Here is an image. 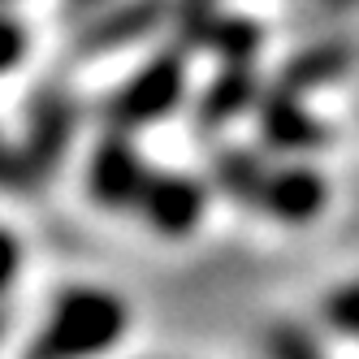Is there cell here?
I'll use <instances>...</instances> for the list:
<instances>
[{"label":"cell","mask_w":359,"mask_h":359,"mask_svg":"<svg viewBox=\"0 0 359 359\" xmlns=\"http://www.w3.org/2000/svg\"><path fill=\"white\" fill-rule=\"evenodd\" d=\"M126 325H130V312L117 294L74 286L53 303L43 329L31 338L22 359H95L113 342H121Z\"/></svg>","instance_id":"6da1fadb"},{"label":"cell","mask_w":359,"mask_h":359,"mask_svg":"<svg viewBox=\"0 0 359 359\" xmlns=\"http://www.w3.org/2000/svg\"><path fill=\"white\" fill-rule=\"evenodd\" d=\"M18 269H22V247H18V238L9 234V229H0V294L9 290V281L18 277Z\"/></svg>","instance_id":"e0dca14e"},{"label":"cell","mask_w":359,"mask_h":359,"mask_svg":"<svg viewBox=\"0 0 359 359\" xmlns=\"http://www.w3.org/2000/svg\"><path fill=\"white\" fill-rule=\"evenodd\" d=\"M351 65H355V48L346 39H325V43H312V48H303V53H294L286 65H281L277 83L299 91V95H307L316 87L338 83Z\"/></svg>","instance_id":"8fae6325"},{"label":"cell","mask_w":359,"mask_h":359,"mask_svg":"<svg viewBox=\"0 0 359 359\" xmlns=\"http://www.w3.org/2000/svg\"><path fill=\"white\" fill-rule=\"evenodd\" d=\"M269 359H325V355L307 329L277 325V329H269Z\"/></svg>","instance_id":"5bb4252c"},{"label":"cell","mask_w":359,"mask_h":359,"mask_svg":"<svg viewBox=\"0 0 359 359\" xmlns=\"http://www.w3.org/2000/svg\"><path fill=\"white\" fill-rule=\"evenodd\" d=\"M27 27L18 18H0V74H9L22 57H27Z\"/></svg>","instance_id":"2e32d148"},{"label":"cell","mask_w":359,"mask_h":359,"mask_svg":"<svg viewBox=\"0 0 359 359\" xmlns=\"http://www.w3.org/2000/svg\"><path fill=\"white\" fill-rule=\"evenodd\" d=\"M182 95H187V57L177 53V48L173 53L165 48V53H156L139 74H130V79L113 91V100L104 104V121L113 130L135 135L143 126L169 117L182 104Z\"/></svg>","instance_id":"7a4b0ae2"},{"label":"cell","mask_w":359,"mask_h":359,"mask_svg":"<svg viewBox=\"0 0 359 359\" xmlns=\"http://www.w3.org/2000/svg\"><path fill=\"white\" fill-rule=\"evenodd\" d=\"M260 79H255L251 61H225V69L203 87L199 104H195V126L199 130H221L225 121L243 117L247 109L260 104Z\"/></svg>","instance_id":"9c48e42d"},{"label":"cell","mask_w":359,"mask_h":359,"mask_svg":"<svg viewBox=\"0 0 359 359\" xmlns=\"http://www.w3.org/2000/svg\"><path fill=\"white\" fill-rule=\"evenodd\" d=\"M203 203H208V191H203V182H195L191 173L151 169L143 199H139V212L147 217V225L156 229V234L182 238L203 221Z\"/></svg>","instance_id":"8992f818"},{"label":"cell","mask_w":359,"mask_h":359,"mask_svg":"<svg viewBox=\"0 0 359 359\" xmlns=\"http://www.w3.org/2000/svg\"><path fill=\"white\" fill-rule=\"evenodd\" d=\"M212 182L225 199H234V203H260V191L269 182V165L260 151H251V147H225L217 151V161H212Z\"/></svg>","instance_id":"7c38bea8"},{"label":"cell","mask_w":359,"mask_h":359,"mask_svg":"<svg viewBox=\"0 0 359 359\" xmlns=\"http://www.w3.org/2000/svg\"><path fill=\"white\" fill-rule=\"evenodd\" d=\"M0 191H35L27 156H22V147H13L5 135H0Z\"/></svg>","instance_id":"9a60e30c"},{"label":"cell","mask_w":359,"mask_h":359,"mask_svg":"<svg viewBox=\"0 0 359 359\" xmlns=\"http://www.w3.org/2000/svg\"><path fill=\"white\" fill-rule=\"evenodd\" d=\"M173 22H177V31H182L187 43L208 48L221 61H251L260 53V39H264L260 22L221 13L217 0H177Z\"/></svg>","instance_id":"277c9868"},{"label":"cell","mask_w":359,"mask_h":359,"mask_svg":"<svg viewBox=\"0 0 359 359\" xmlns=\"http://www.w3.org/2000/svg\"><path fill=\"white\" fill-rule=\"evenodd\" d=\"M325 199H329L325 177L312 165H281V169H269V182L255 208L281 225H307V221H316Z\"/></svg>","instance_id":"52a82bcc"},{"label":"cell","mask_w":359,"mask_h":359,"mask_svg":"<svg viewBox=\"0 0 359 359\" xmlns=\"http://www.w3.org/2000/svg\"><path fill=\"white\" fill-rule=\"evenodd\" d=\"M165 18H173V0H130L100 13L83 31V53H117V48L151 35Z\"/></svg>","instance_id":"30bf717a"},{"label":"cell","mask_w":359,"mask_h":359,"mask_svg":"<svg viewBox=\"0 0 359 359\" xmlns=\"http://www.w3.org/2000/svg\"><path fill=\"white\" fill-rule=\"evenodd\" d=\"M260 139L264 147H277V151H312L325 143V126L303 109V95L290 91V87H273L260 95Z\"/></svg>","instance_id":"ba28073f"},{"label":"cell","mask_w":359,"mask_h":359,"mask_svg":"<svg viewBox=\"0 0 359 359\" xmlns=\"http://www.w3.org/2000/svg\"><path fill=\"white\" fill-rule=\"evenodd\" d=\"M5 329H9V316H5V307H0V338H5Z\"/></svg>","instance_id":"ac0fdd59"},{"label":"cell","mask_w":359,"mask_h":359,"mask_svg":"<svg viewBox=\"0 0 359 359\" xmlns=\"http://www.w3.org/2000/svg\"><path fill=\"white\" fill-rule=\"evenodd\" d=\"M320 320L342 333V338H359V281H346V286L329 290L320 303Z\"/></svg>","instance_id":"4fadbf2b"},{"label":"cell","mask_w":359,"mask_h":359,"mask_svg":"<svg viewBox=\"0 0 359 359\" xmlns=\"http://www.w3.org/2000/svg\"><path fill=\"white\" fill-rule=\"evenodd\" d=\"M74 130H79V104H74V95L57 91V87L35 91L31 109H27V139H22V156L31 165L35 187H43L57 173V165L65 161V151L74 143Z\"/></svg>","instance_id":"3957f363"},{"label":"cell","mask_w":359,"mask_h":359,"mask_svg":"<svg viewBox=\"0 0 359 359\" xmlns=\"http://www.w3.org/2000/svg\"><path fill=\"white\" fill-rule=\"evenodd\" d=\"M151 169L143 165V156L135 151V143L126 139V130H113L95 143L91 165H87V195L95 203H104L113 212L139 208L143 187H147Z\"/></svg>","instance_id":"5b68a950"}]
</instances>
